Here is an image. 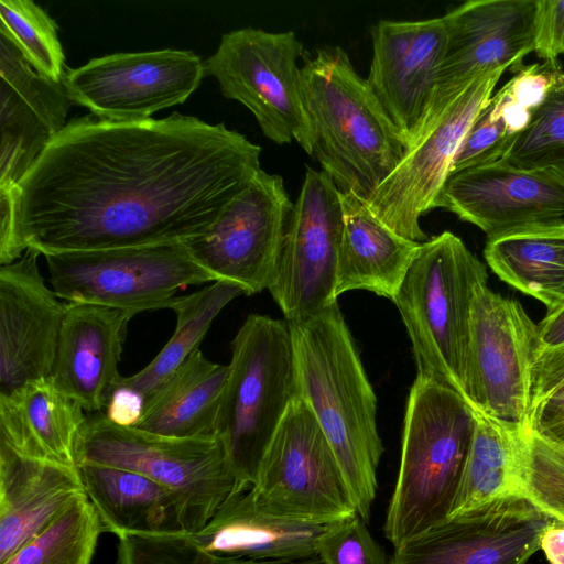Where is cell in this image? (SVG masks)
Returning a JSON list of instances; mask_svg holds the SVG:
<instances>
[{"label":"cell","instance_id":"6da1fadb","mask_svg":"<svg viewBox=\"0 0 564 564\" xmlns=\"http://www.w3.org/2000/svg\"><path fill=\"white\" fill-rule=\"evenodd\" d=\"M261 147L173 112L76 118L11 192L0 191V265L40 254L184 242L208 230L261 170Z\"/></svg>","mask_w":564,"mask_h":564},{"label":"cell","instance_id":"7a4b0ae2","mask_svg":"<svg viewBox=\"0 0 564 564\" xmlns=\"http://www.w3.org/2000/svg\"><path fill=\"white\" fill-rule=\"evenodd\" d=\"M288 324L300 395L334 451L357 513L367 522L383 446L376 394L354 338L337 301Z\"/></svg>","mask_w":564,"mask_h":564},{"label":"cell","instance_id":"3957f363","mask_svg":"<svg viewBox=\"0 0 564 564\" xmlns=\"http://www.w3.org/2000/svg\"><path fill=\"white\" fill-rule=\"evenodd\" d=\"M301 70L312 155L341 194L368 203L405 156L406 141L344 48H317Z\"/></svg>","mask_w":564,"mask_h":564},{"label":"cell","instance_id":"277c9868","mask_svg":"<svg viewBox=\"0 0 564 564\" xmlns=\"http://www.w3.org/2000/svg\"><path fill=\"white\" fill-rule=\"evenodd\" d=\"M476 423L453 389L416 377L406 403L398 478L383 532L398 547L447 520Z\"/></svg>","mask_w":564,"mask_h":564},{"label":"cell","instance_id":"5b68a950","mask_svg":"<svg viewBox=\"0 0 564 564\" xmlns=\"http://www.w3.org/2000/svg\"><path fill=\"white\" fill-rule=\"evenodd\" d=\"M487 279L484 263L464 241L443 231L421 242L393 300L412 343L416 377L465 400L471 304Z\"/></svg>","mask_w":564,"mask_h":564},{"label":"cell","instance_id":"8992f818","mask_svg":"<svg viewBox=\"0 0 564 564\" xmlns=\"http://www.w3.org/2000/svg\"><path fill=\"white\" fill-rule=\"evenodd\" d=\"M228 367L215 435L239 491L254 486L267 448L300 394L288 322L250 314L231 341Z\"/></svg>","mask_w":564,"mask_h":564},{"label":"cell","instance_id":"52a82bcc","mask_svg":"<svg viewBox=\"0 0 564 564\" xmlns=\"http://www.w3.org/2000/svg\"><path fill=\"white\" fill-rule=\"evenodd\" d=\"M76 462L135 471L172 489L185 505L189 533L199 531L237 489L216 435L165 436L115 424L105 412L87 416Z\"/></svg>","mask_w":564,"mask_h":564},{"label":"cell","instance_id":"ba28073f","mask_svg":"<svg viewBox=\"0 0 564 564\" xmlns=\"http://www.w3.org/2000/svg\"><path fill=\"white\" fill-rule=\"evenodd\" d=\"M303 54L295 32L248 26L224 34L204 65L205 75L216 78L226 98L252 112L268 139L278 144L295 140L312 155L313 135L297 65Z\"/></svg>","mask_w":564,"mask_h":564},{"label":"cell","instance_id":"9c48e42d","mask_svg":"<svg viewBox=\"0 0 564 564\" xmlns=\"http://www.w3.org/2000/svg\"><path fill=\"white\" fill-rule=\"evenodd\" d=\"M44 257L50 284L59 299L133 315L167 308L183 288L215 282L183 242Z\"/></svg>","mask_w":564,"mask_h":564},{"label":"cell","instance_id":"30bf717a","mask_svg":"<svg viewBox=\"0 0 564 564\" xmlns=\"http://www.w3.org/2000/svg\"><path fill=\"white\" fill-rule=\"evenodd\" d=\"M251 490L269 511L305 523L326 525L357 513L334 451L300 394L274 433Z\"/></svg>","mask_w":564,"mask_h":564},{"label":"cell","instance_id":"8fae6325","mask_svg":"<svg viewBox=\"0 0 564 564\" xmlns=\"http://www.w3.org/2000/svg\"><path fill=\"white\" fill-rule=\"evenodd\" d=\"M538 325L517 300L479 285L473 299L466 400L500 422L530 427L531 367Z\"/></svg>","mask_w":564,"mask_h":564},{"label":"cell","instance_id":"7c38bea8","mask_svg":"<svg viewBox=\"0 0 564 564\" xmlns=\"http://www.w3.org/2000/svg\"><path fill=\"white\" fill-rule=\"evenodd\" d=\"M343 226L340 191L326 172L307 167L268 285L285 321L307 317L337 301Z\"/></svg>","mask_w":564,"mask_h":564},{"label":"cell","instance_id":"4fadbf2b","mask_svg":"<svg viewBox=\"0 0 564 564\" xmlns=\"http://www.w3.org/2000/svg\"><path fill=\"white\" fill-rule=\"evenodd\" d=\"M205 76L194 52L166 48L93 58L66 68L62 84L73 102L98 119L128 122L184 102Z\"/></svg>","mask_w":564,"mask_h":564},{"label":"cell","instance_id":"5bb4252c","mask_svg":"<svg viewBox=\"0 0 564 564\" xmlns=\"http://www.w3.org/2000/svg\"><path fill=\"white\" fill-rule=\"evenodd\" d=\"M505 70L485 74L463 90L377 188L368 206L391 230L412 241L427 240L420 218L438 207L458 148Z\"/></svg>","mask_w":564,"mask_h":564},{"label":"cell","instance_id":"9a60e30c","mask_svg":"<svg viewBox=\"0 0 564 564\" xmlns=\"http://www.w3.org/2000/svg\"><path fill=\"white\" fill-rule=\"evenodd\" d=\"M293 205L282 176L261 169L206 232L183 243L215 281L259 293L268 289Z\"/></svg>","mask_w":564,"mask_h":564},{"label":"cell","instance_id":"2e32d148","mask_svg":"<svg viewBox=\"0 0 564 564\" xmlns=\"http://www.w3.org/2000/svg\"><path fill=\"white\" fill-rule=\"evenodd\" d=\"M535 8L536 0H470L443 15L446 51L422 132L478 77L523 65L534 52Z\"/></svg>","mask_w":564,"mask_h":564},{"label":"cell","instance_id":"e0dca14e","mask_svg":"<svg viewBox=\"0 0 564 564\" xmlns=\"http://www.w3.org/2000/svg\"><path fill=\"white\" fill-rule=\"evenodd\" d=\"M370 35L366 83L410 150L423 130L445 56L444 19L380 20Z\"/></svg>","mask_w":564,"mask_h":564},{"label":"cell","instance_id":"ac0fdd59","mask_svg":"<svg viewBox=\"0 0 564 564\" xmlns=\"http://www.w3.org/2000/svg\"><path fill=\"white\" fill-rule=\"evenodd\" d=\"M552 521L530 501H492L394 547L389 564H525Z\"/></svg>","mask_w":564,"mask_h":564},{"label":"cell","instance_id":"d6986e66","mask_svg":"<svg viewBox=\"0 0 564 564\" xmlns=\"http://www.w3.org/2000/svg\"><path fill=\"white\" fill-rule=\"evenodd\" d=\"M34 249L0 265V394L48 378L67 308L46 286Z\"/></svg>","mask_w":564,"mask_h":564},{"label":"cell","instance_id":"ffe728a7","mask_svg":"<svg viewBox=\"0 0 564 564\" xmlns=\"http://www.w3.org/2000/svg\"><path fill=\"white\" fill-rule=\"evenodd\" d=\"M438 207L491 237L562 220L564 185L550 167L519 169L501 160L449 173Z\"/></svg>","mask_w":564,"mask_h":564},{"label":"cell","instance_id":"44dd1931","mask_svg":"<svg viewBox=\"0 0 564 564\" xmlns=\"http://www.w3.org/2000/svg\"><path fill=\"white\" fill-rule=\"evenodd\" d=\"M132 316L118 308L67 302L51 378L88 413L104 412L119 384L118 365Z\"/></svg>","mask_w":564,"mask_h":564},{"label":"cell","instance_id":"7402d4cb","mask_svg":"<svg viewBox=\"0 0 564 564\" xmlns=\"http://www.w3.org/2000/svg\"><path fill=\"white\" fill-rule=\"evenodd\" d=\"M84 494L78 467L26 457L0 443V564Z\"/></svg>","mask_w":564,"mask_h":564},{"label":"cell","instance_id":"603a6c76","mask_svg":"<svg viewBox=\"0 0 564 564\" xmlns=\"http://www.w3.org/2000/svg\"><path fill=\"white\" fill-rule=\"evenodd\" d=\"M77 467L102 532L119 539L189 533L185 505L172 489L123 468L95 464Z\"/></svg>","mask_w":564,"mask_h":564},{"label":"cell","instance_id":"cb8c5ba5","mask_svg":"<svg viewBox=\"0 0 564 564\" xmlns=\"http://www.w3.org/2000/svg\"><path fill=\"white\" fill-rule=\"evenodd\" d=\"M326 525L275 514L257 501L250 488L234 491L199 531L189 534L202 547L217 554L301 560L317 556L316 543Z\"/></svg>","mask_w":564,"mask_h":564},{"label":"cell","instance_id":"d4e9b609","mask_svg":"<svg viewBox=\"0 0 564 564\" xmlns=\"http://www.w3.org/2000/svg\"><path fill=\"white\" fill-rule=\"evenodd\" d=\"M84 412L51 377L30 381L0 394V443L26 457L77 467Z\"/></svg>","mask_w":564,"mask_h":564},{"label":"cell","instance_id":"484cf974","mask_svg":"<svg viewBox=\"0 0 564 564\" xmlns=\"http://www.w3.org/2000/svg\"><path fill=\"white\" fill-rule=\"evenodd\" d=\"M341 205L335 296L367 290L393 301L421 242L391 230L352 193L341 194Z\"/></svg>","mask_w":564,"mask_h":564},{"label":"cell","instance_id":"4316f807","mask_svg":"<svg viewBox=\"0 0 564 564\" xmlns=\"http://www.w3.org/2000/svg\"><path fill=\"white\" fill-rule=\"evenodd\" d=\"M475 416L470 447L448 518L501 499H525L524 470L531 429L500 422L479 411H475Z\"/></svg>","mask_w":564,"mask_h":564},{"label":"cell","instance_id":"83f0119b","mask_svg":"<svg viewBox=\"0 0 564 564\" xmlns=\"http://www.w3.org/2000/svg\"><path fill=\"white\" fill-rule=\"evenodd\" d=\"M229 367L197 349L150 397L134 427L174 437L215 435Z\"/></svg>","mask_w":564,"mask_h":564},{"label":"cell","instance_id":"f1b7e54d","mask_svg":"<svg viewBox=\"0 0 564 564\" xmlns=\"http://www.w3.org/2000/svg\"><path fill=\"white\" fill-rule=\"evenodd\" d=\"M484 257L500 280L547 312L564 303V219L487 237Z\"/></svg>","mask_w":564,"mask_h":564},{"label":"cell","instance_id":"f546056e","mask_svg":"<svg viewBox=\"0 0 564 564\" xmlns=\"http://www.w3.org/2000/svg\"><path fill=\"white\" fill-rule=\"evenodd\" d=\"M245 290L229 281H215L185 296H175L169 308L176 314V327L155 358L141 371L121 377L119 384L144 398L161 387L197 349L215 317Z\"/></svg>","mask_w":564,"mask_h":564},{"label":"cell","instance_id":"4dcf8cb0","mask_svg":"<svg viewBox=\"0 0 564 564\" xmlns=\"http://www.w3.org/2000/svg\"><path fill=\"white\" fill-rule=\"evenodd\" d=\"M101 532L84 494L1 564H90Z\"/></svg>","mask_w":564,"mask_h":564},{"label":"cell","instance_id":"1f68e13d","mask_svg":"<svg viewBox=\"0 0 564 564\" xmlns=\"http://www.w3.org/2000/svg\"><path fill=\"white\" fill-rule=\"evenodd\" d=\"M0 191L11 192L59 131L0 80Z\"/></svg>","mask_w":564,"mask_h":564},{"label":"cell","instance_id":"d6a6232c","mask_svg":"<svg viewBox=\"0 0 564 564\" xmlns=\"http://www.w3.org/2000/svg\"><path fill=\"white\" fill-rule=\"evenodd\" d=\"M0 33L9 37L32 67L46 78L62 83L66 73L58 25L31 0H0Z\"/></svg>","mask_w":564,"mask_h":564},{"label":"cell","instance_id":"836d02e7","mask_svg":"<svg viewBox=\"0 0 564 564\" xmlns=\"http://www.w3.org/2000/svg\"><path fill=\"white\" fill-rule=\"evenodd\" d=\"M115 564H323L318 556L301 560H251L209 552L189 533L127 535L119 539Z\"/></svg>","mask_w":564,"mask_h":564},{"label":"cell","instance_id":"e575fe53","mask_svg":"<svg viewBox=\"0 0 564 564\" xmlns=\"http://www.w3.org/2000/svg\"><path fill=\"white\" fill-rule=\"evenodd\" d=\"M529 423L538 435L564 446V345L535 351Z\"/></svg>","mask_w":564,"mask_h":564},{"label":"cell","instance_id":"d590c367","mask_svg":"<svg viewBox=\"0 0 564 564\" xmlns=\"http://www.w3.org/2000/svg\"><path fill=\"white\" fill-rule=\"evenodd\" d=\"M563 150L564 69L503 161L519 169H543L549 167Z\"/></svg>","mask_w":564,"mask_h":564},{"label":"cell","instance_id":"8d00e7d4","mask_svg":"<svg viewBox=\"0 0 564 564\" xmlns=\"http://www.w3.org/2000/svg\"><path fill=\"white\" fill-rule=\"evenodd\" d=\"M524 498L552 520L564 524V446L530 430Z\"/></svg>","mask_w":564,"mask_h":564},{"label":"cell","instance_id":"74e56055","mask_svg":"<svg viewBox=\"0 0 564 564\" xmlns=\"http://www.w3.org/2000/svg\"><path fill=\"white\" fill-rule=\"evenodd\" d=\"M316 555L323 564H389L358 513L327 524L318 536Z\"/></svg>","mask_w":564,"mask_h":564},{"label":"cell","instance_id":"f35d334b","mask_svg":"<svg viewBox=\"0 0 564 564\" xmlns=\"http://www.w3.org/2000/svg\"><path fill=\"white\" fill-rule=\"evenodd\" d=\"M513 142L502 118L487 102L465 134L451 173L501 161Z\"/></svg>","mask_w":564,"mask_h":564},{"label":"cell","instance_id":"ab89813d","mask_svg":"<svg viewBox=\"0 0 564 564\" xmlns=\"http://www.w3.org/2000/svg\"><path fill=\"white\" fill-rule=\"evenodd\" d=\"M564 50V0H536L534 52L543 62L556 63Z\"/></svg>","mask_w":564,"mask_h":564},{"label":"cell","instance_id":"60d3db41","mask_svg":"<svg viewBox=\"0 0 564 564\" xmlns=\"http://www.w3.org/2000/svg\"><path fill=\"white\" fill-rule=\"evenodd\" d=\"M144 402V398L135 391L118 386L104 412L112 423L134 427L141 421Z\"/></svg>","mask_w":564,"mask_h":564},{"label":"cell","instance_id":"b9f144b4","mask_svg":"<svg viewBox=\"0 0 564 564\" xmlns=\"http://www.w3.org/2000/svg\"><path fill=\"white\" fill-rule=\"evenodd\" d=\"M539 348H553L564 345V303L547 312L538 325Z\"/></svg>","mask_w":564,"mask_h":564},{"label":"cell","instance_id":"7bdbcfd3","mask_svg":"<svg viewBox=\"0 0 564 564\" xmlns=\"http://www.w3.org/2000/svg\"><path fill=\"white\" fill-rule=\"evenodd\" d=\"M540 549L549 564H564V524L552 520L540 539Z\"/></svg>","mask_w":564,"mask_h":564},{"label":"cell","instance_id":"ee69618b","mask_svg":"<svg viewBox=\"0 0 564 564\" xmlns=\"http://www.w3.org/2000/svg\"><path fill=\"white\" fill-rule=\"evenodd\" d=\"M549 167L564 185V150L554 159Z\"/></svg>","mask_w":564,"mask_h":564},{"label":"cell","instance_id":"f6af8a7d","mask_svg":"<svg viewBox=\"0 0 564 564\" xmlns=\"http://www.w3.org/2000/svg\"><path fill=\"white\" fill-rule=\"evenodd\" d=\"M563 54H564V50H563Z\"/></svg>","mask_w":564,"mask_h":564}]
</instances>
